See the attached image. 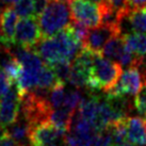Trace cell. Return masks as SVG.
I'll return each instance as SVG.
<instances>
[{
  "mask_svg": "<svg viewBox=\"0 0 146 146\" xmlns=\"http://www.w3.org/2000/svg\"><path fill=\"white\" fill-rule=\"evenodd\" d=\"M82 47V42L67 26L52 36L43 37L34 50L47 64H51L61 60L73 62Z\"/></svg>",
  "mask_w": 146,
  "mask_h": 146,
  "instance_id": "cell-1",
  "label": "cell"
},
{
  "mask_svg": "<svg viewBox=\"0 0 146 146\" xmlns=\"http://www.w3.org/2000/svg\"><path fill=\"white\" fill-rule=\"evenodd\" d=\"M122 73L123 67L119 63L107 59L100 52H96L86 89L107 92L118 81Z\"/></svg>",
  "mask_w": 146,
  "mask_h": 146,
  "instance_id": "cell-2",
  "label": "cell"
},
{
  "mask_svg": "<svg viewBox=\"0 0 146 146\" xmlns=\"http://www.w3.org/2000/svg\"><path fill=\"white\" fill-rule=\"evenodd\" d=\"M37 18H40L38 23L43 37L52 36L70 24V9L64 2L50 0L44 12Z\"/></svg>",
  "mask_w": 146,
  "mask_h": 146,
  "instance_id": "cell-3",
  "label": "cell"
},
{
  "mask_svg": "<svg viewBox=\"0 0 146 146\" xmlns=\"http://www.w3.org/2000/svg\"><path fill=\"white\" fill-rule=\"evenodd\" d=\"M43 38L37 17H23L17 23L14 41L15 44L25 49H33Z\"/></svg>",
  "mask_w": 146,
  "mask_h": 146,
  "instance_id": "cell-4",
  "label": "cell"
},
{
  "mask_svg": "<svg viewBox=\"0 0 146 146\" xmlns=\"http://www.w3.org/2000/svg\"><path fill=\"white\" fill-rule=\"evenodd\" d=\"M72 19L95 28L102 25V13L99 4L90 0H72L69 2Z\"/></svg>",
  "mask_w": 146,
  "mask_h": 146,
  "instance_id": "cell-5",
  "label": "cell"
},
{
  "mask_svg": "<svg viewBox=\"0 0 146 146\" xmlns=\"http://www.w3.org/2000/svg\"><path fill=\"white\" fill-rule=\"evenodd\" d=\"M121 34V25L102 24L98 27L91 28L83 42V47L94 52H100L105 47L106 43L111 37Z\"/></svg>",
  "mask_w": 146,
  "mask_h": 146,
  "instance_id": "cell-6",
  "label": "cell"
},
{
  "mask_svg": "<svg viewBox=\"0 0 146 146\" xmlns=\"http://www.w3.org/2000/svg\"><path fill=\"white\" fill-rule=\"evenodd\" d=\"M21 113V96L16 86L0 97V125L8 128L17 119Z\"/></svg>",
  "mask_w": 146,
  "mask_h": 146,
  "instance_id": "cell-7",
  "label": "cell"
},
{
  "mask_svg": "<svg viewBox=\"0 0 146 146\" xmlns=\"http://www.w3.org/2000/svg\"><path fill=\"white\" fill-rule=\"evenodd\" d=\"M65 133L57 128L50 121H45L31 127L30 139L33 146H48L54 144Z\"/></svg>",
  "mask_w": 146,
  "mask_h": 146,
  "instance_id": "cell-8",
  "label": "cell"
},
{
  "mask_svg": "<svg viewBox=\"0 0 146 146\" xmlns=\"http://www.w3.org/2000/svg\"><path fill=\"white\" fill-rule=\"evenodd\" d=\"M18 17L13 5L5 7L0 12V44L4 47L15 44L14 36Z\"/></svg>",
  "mask_w": 146,
  "mask_h": 146,
  "instance_id": "cell-9",
  "label": "cell"
},
{
  "mask_svg": "<svg viewBox=\"0 0 146 146\" xmlns=\"http://www.w3.org/2000/svg\"><path fill=\"white\" fill-rule=\"evenodd\" d=\"M7 129L9 135L13 139L16 146H33L30 139L31 126L21 113L16 121Z\"/></svg>",
  "mask_w": 146,
  "mask_h": 146,
  "instance_id": "cell-10",
  "label": "cell"
},
{
  "mask_svg": "<svg viewBox=\"0 0 146 146\" xmlns=\"http://www.w3.org/2000/svg\"><path fill=\"white\" fill-rule=\"evenodd\" d=\"M127 139L135 146L146 145V119L143 117L127 118Z\"/></svg>",
  "mask_w": 146,
  "mask_h": 146,
  "instance_id": "cell-11",
  "label": "cell"
},
{
  "mask_svg": "<svg viewBox=\"0 0 146 146\" xmlns=\"http://www.w3.org/2000/svg\"><path fill=\"white\" fill-rule=\"evenodd\" d=\"M118 81L122 85L126 95H130V96L135 95L142 86L141 73L139 67L137 66L128 67L125 72L122 73Z\"/></svg>",
  "mask_w": 146,
  "mask_h": 146,
  "instance_id": "cell-12",
  "label": "cell"
},
{
  "mask_svg": "<svg viewBox=\"0 0 146 146\" xmlns=\"http://www.w3.org/2000/svg\"><path fill=\"white\" fill-rule=\"evenodd\" d=\"M74 112L75 111L67 109L65 107L53 109L50 112L49 121L52 123L57 128H59L61 131L66 133V132H68L69 128H70V124H72Z\"/></svg>",
  "mask_w": 146,
  "mask_h": 146,
  "instance_id": "cell-13",
  "label": "cell"
},
{
  "mask_svg": "<svg viewBox=\"0 0 146 146\" xmlns=\"http://www.w3.org/2000/svg\"><path fill=\"white\" fill-rule=\"evenodd\" d=\"M100 98L97 95H91L89 98H82L80 105L78 107V112L82 117L93 123L97 118L98 110H99Z\"/></svg>",
  "mask_w": 146,
  "mask_h": 146,
  "instance_id": "cell-14",
  "label": "cell"
},
{
  "mask_svg": "<svg viewBox=\"0 0 146 146\" xmlns=\"http://www.w3.org/2000/svg\"><path fill=\"white\" fill-rule=\"evenodd\" d=\"M126 49V44L122 34L115 35L111 37L109 41L106 43L105 47L102 50V54L109 60H114L117 62L119 57L122 56L124 50Z\"/></svg>",
  "mask_w": 146,
  "mask_h": 146,
  "instance_id": "cell-15",
  "label": "cell"
},
{
  "mask_svg": "<svg viewBox=\"0 0 146 146\" xmlns=\"http://www.w3.org/2000/svg\"><path fill=\"white\" fill-rule=\"evenodd\" d=\"M125 44L128 48L140 57L146 56V34L139 32L127 33L123 35Z\"/></svg>",
  "mask_w": 146,
  "mask_h": 146,
  "instance_id": "cell-16",
  "label": "cell"
},
{
  "mask_svg": "<svg viewBox=\"0 0 146 146\" xmlns=\"http://www.w3.org/2000/svg\"><path fill=\"white\" fill-rule=\"evenodd\" d=\"M58 83H62V82L58 80L52 67L45 62V64L43 65V67H42L40 73H38L36 88H40V89L43 90H51Z\"/></svg>",
  "mask_w": 146,
  "mask_h": 146,
  "instance_id": "cell-17",
  "label": "cell"
},
{
  "mask_svg": "<svg viewBox=\"0 0 146 146\" xmlns=\"http://www.w3.org/2000/svg\"><path fill=\"white\" fill-rule=\"evenodd\" d=\"M127 18L133 32L146 34V7L132 9Z\"/></svg>",
  "mask_w": 146,
  "mask_h": 146,
  "instance_id": "cell-18",
  "label": "cell"
},
{
  "mask_svg": "<svg viewBox=\"0 0 146 146\" xmlns=\"http://www.w3.org/2000/svg\"><path fill=\"white\" fill-rule=\"evenodd\" d=\"M49 65L52 67L59 81L64 84H66L69 81V77L72 73V62L67 60H61V61L54 62Z\"/></svg>",
  "mask_w": 146,
  "mask_h": 146,
  "instance_id": "cell-19",
  "label": "cell"
},
{
  "mask_svg": "<svg viewBox=\"0 0 146 146\" xmlns=\"http://www.w3.org/2000/svg\"><path fill=\"white\" fill-rule=\"evenodd\" d=\"M64 85H65L64 83H58L54 88H52V89L49 91L48 99L53 109L63 107L64 98H65Z\"/></svg>",
  "mask_w": 146,
  "mask_h": 146,
  "instance_id": "cell-20",
  "label": "cell"
},
{
  "mask_svg": "<svg viewBox=\"0 0 146 146\" xmlns=\"http://www.w3.org/2000/svg\"><path fill=\"white\" fill-rule=\"evenodd\" d=\"M133 105L140 116L146 119V79L143 80L141 89L135 94Z\"/></svg>",
  "mask_w": 146,
  "mask_h": 146,
  "instance_id": "cell-21",
  "label": "cell"
},
{
  "mask_svg": "<svg viewBox=\"0 0 146 146\" xmlns=\"http://www.w3.org/2000/svg\"><path fill=\"white\" fill-rule=\"evenodd\" d=\"M13 8L19 17H30L34 15V5L33 0H17L13 4Z\"/></svg>",
  "mask_w": 146,
  "mask_h": 146,
  "instance_id": "cell-22",
  "label": "cell"
},
{
  "mask_svg": "<svg viewBox=\"0 0 146 146\" xmlns=\"http://www.w3.org/2000/svg\"><path fill=\"white\" fill-rule=\"evenodd\" d=\"M82 98L83 97L81 95V92L78 89L68 91L67 93H65L63 107H65V108H67L69 110H73V111H76V109H78V107L81 102Z\"/></svg>",
  "mask_w": 146,
  "mask_h": 146,
  "instance_id": "cell-23",
  "label": "cell"
},
{
  "mask_svg": "<svg viewBox=\"0 0 146 146\" xmlns=\"http://www.w3.org/2000/svg\"><path fill=\"white\" fill-rule=\"evenodd\" d=\"M13 85H14V83L10 79L8 74L5 73L4 69L0 66V97L3 96L5 93H8Z\"/></svg>",
  "mask_w": 146,
  "mask_h": 146,
  "instance_id": "cell-24",
  "label": "cell"
},
{
  "mask_svg": "<svg viewBox=\"0 0 146 146\" xmlns=\"http://www.w3.org/2000/svg\"><path fill=\"white\" fill-rule=\"evenodd\" d=\"M48 4V0H33V5H34V15L35 17L41 16V14L44 12Z\"/></svg>",
  "mask_w": 146,
  "mask_h": 146,
  "instance_id": "cell-25",
  "label": "cell"
},
{
  "mask_svg": "<svg viewBox=\"0 0 146 146\" xmlns=\"http://www.w3.org/2000/svg\"><path fill=\"white\" fill-rule=\"evenodd\" d=\"M0 146H16V144L8 133L2 138H0Z\"/></svg>",
  "mask_w": 146,
  "mask_h": 146,
  "instance_id": "cell-26",
  "label": "cell"
},
{
  "mask_svg": "<svg viewBox=\"0 0 146 146\" xmlns=\"http://www.w3.org/2000/svg\"><path fill=\"white\" fill-rule=\"evenodd\" d=\"M129 3L132 9L138 8H145L146 7V0H129Z\"/></svg>",
  "mask_w": 146,
  "mask_h": 146,
  "instance_id": "cell-27",
  "label": "cell"
},
{
  "mask_svg": "<svg viewBox=\"0 0 146 146\" xmlns=\"http://www.w3.org/2000/svg\"><path fill=\"white\" fill-rule=\"evenodd\" d=\"M1 1H3L4 3H10V4L12 3V4H14L17 1V0H1Z\"/></svg>",
  "mask_w": 146,
  "mask_h": 146,
  "instance_id": "cell-28",
  "label": "cell"
},
{
  "mask_svg": "<svg viewBox=\"0 0 146 146\" xmlns=\"http://www.w3.org/2000/svg\"><path fill=\"white\" fill-rule=\"evenodd\" d=\"M118 146H135L134 144H132V143H128V142H125V143H123V144H121V145H118Z\"/></svg>",
  "mask_w": 146,
  "mask_h": 146,
  "instance_id": "cell-29",
  "label": "cell"
},
{
  "mask_svg": "<svg viewBox=\"0 0 146 146\" xmlns=\"http://www.w3.org/2000/svg\"><path fill=\"white\" fill-rule=\"evenodd\" d=\"M52 1H58V2H64V3H67V2H70L72 0H52Z\"/></svg>",
  "mask_w": 146,
  "mask_h": 146,
  "instance_id": "cell-30",
  "label": "cell"
},
{
  "mask_svg": "<svg viewBox=\"0 0 146 146\" xmlns=\"http://www.w3.org/2000/svg\"><path fill=\"white\" fill-rule=\"evenodd\" d=\"M90 1H93V2H95V3H102V1H104V0H90Z\"/></svg>",
  "mask_w": 146,
  "mask_h": 146,
  "instance_id": "cell-31",
  "label": "cell"
},
{
  "mask_svg": "<svg viewBox=\"0 0 146 146\" xmlns=\"http://www.w3.org/2000/svg\"><path fill=\"white\" fill-rule=\"evenodd\" d=\"M48 146H56V145H54V144H52V145H48Z\"/></svg>",
  "mask_w": 146,
  "mask_h": 146,
  "instance_id": "cell-32",
  "label": "cell"
},
{
  "mask_svg": "<svg viewBox=\"0 0 146 146\" xmlns=\"http://www.w3.org/2000/svg\"><path fill=\"white\" fill-rule=\"evenodd\" d=\"M63 146H67V145H66V144H65V143H64V144H63Z\"/></svg>",
  "mask_w": 146,
  "mask_h": 146,
  "instance_id": "cell-33",
  "label": "cell"
},
{
  "mask_svg": "<svg viewBox=\"0 0 146 146\" xmlns=\"http://www.w3.org/2000/svg\"><path fill=\"white\" fill-rule=\"evenodd\" d=\"M1 46H2V45H1V44H0V47H1Z\"/></svg>",
  "mask_w": 146,
  "mask_h": 146,
  "instance_id": "cell-34",
  "label": "cell"
}]
</instances>
